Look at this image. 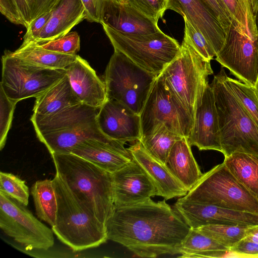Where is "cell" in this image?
Segmentation results:
<instances>
[{"mask_svg": "<svg viewBox=\"0 0 258 258\" xmlns=\"http://www.w3.org/2000/svg\"><path fill=\"white\" fill-rule=\"evenodd\" d=\"M165 200L155 202L150 198L115 208L106 224L108 239L140 257L178 254L191 228Z\"/></svg>", "mask_w": 258, "mask_h": 258, "instance_id": "1", "label": "cell"}, {"mask_svg": "<svg viewBox=\"0 0 258 258\" xmlns=\"http://www.w3.org/2000/svg\"><path fill=\"white\" fill-rule=\"evenodd\" d=\"M57 200L54 234L74 251L99 246L108 240L106 226L85 201L56 172L52 179Z\"/></svg>", "mask_w": 258, "mask_h": 258, "instance_id": "2", "label": "cell"}, {"mask_svg": "<svg viewBox=\"0 0 258 258\" xmlns=\"http://www.w3.org/2000/svg\"><path fill=\"white\" fill-rule=\"evenodd\" d=\"M56 172L105 226L113 214L112 173L73 153H52Z\"/></svg>", "mask_w": 258, "mask_h": 258, "instance_id": "3", "label": "cell"}, {"mask_svg": "<svg viewBox=\"0 0 258 258\" xmlns=\"http://www.w3.org/2000/svg\"><path fill=\"white\" fill-rule=\"evenodd\" d=\"M226 75L222 68L210 84L218 114L221 153L224 157L243 153L258 157V126L231 90Z\"/></svg>", "mask_w": 258, "mask_h": 258, "instance_id": "4", "label": "cell"}, {"mask_svg": "<svg viewBox=\"0 0 258 258\" xmlns=\"http://www.w3.org/2000/svg\"><path fill=\"white\" fill-rule=\"evenodd\" d=\"M180 47L178 56L157 77L187 110L194 122L208 76L213 71L210 61L199 53L185 30Z\"/></svg>", "mask_w": 258, "mask_h": 258, "instance_id": "5", "label": "cell"}, {"mask_svg": "<svg viewBox=\"0 0 258 258\" xmlns=\"http://www.w3.org/2000/svg\"><path fill=\"white\" fill-rule=\"evenodd\" d=\"M102 25L114 50L123 53L145 71L157 77L180 52L177 40L160 29L153 33L133 35Z\"/></svg>", "mask_w": 258, "mask_h": 258, "instance_id": "6", "label": "cell"}, {"mask_svg": "<svg viewBox=\"0 0 258 258\" xmlns=\"http://www.w3.org/2000/svg\"><path fill=\"white\" fill-rule=\"evenodd\" d=\"M185 201L258 214V200L235 178L223 162L203 174L181 198Z\"/></svg>", "mask_w": 258, "mask_h": 258, "instance_id": "7", "label": "cell"}, {"mask_svg": "<svg viewBox=\"0 0 258 258\" xmlns=\"http://www.w3.org/2000/svg\"><path fill=\"white\" fill-rule=\"evenodd\" d=\"M157 77L114 50L104 74L107 100L116 101L140 115Z\"/></svg>", "mask_w": 258, "mask_h": 258, "instance_id": "8", "label": "cell"}, {"mask_svg": "<svg viewBox=\"0 0 258 258\" xmlns=\"http://www.w3.org/2000/svg\"><path fill=\"white\" fill-rule=\"evenodd\" d=\"M0 86L13 102L37 98L62 79L66 70L39 66L28 62L6 51L2 57Z\"/></svg>", "mask_w": 258, "mask_h": 258, "instance_id": "9", "label": "cell"}, {"mask_svg": "<svg viewBox=\"0 0 258 258\" xmlns=\"http://www.w3.org/2000/svg\"><path fill=\"white\" fill-rule=\"evenodd\" d=\"M0 227L27 251L47 250L54 243L53 232L26 208L0 190Z\"/></svg>", "mask_w": 258, "mask_h": 258, "instance_id": "10", "label": "cell"}, {"mask_svg": "<svg viewBox=\"0 0 258 258\" xmlns=\"http://www.w3.org/2000/svg\"><path fill=\"white\" fill-rule=\"evenodd\" d=\"M140 115L141 137L149 135L158 125L164 124L170 131L187 138L194 124L189 113L158 77Z\"/></svg>", "mask_w": 258, "mask_h": 258, "instance_id": "11", "label": "cell"}, {"mask_svg": "<svg viewBox=\"0 0 258 258\" xmlns=\"http://www.w3.org/2000/svg\"><path fill=\"white\" fill-rule=\"evenodd\" d=\"M215 59L239 81L255 86L258 77V39H251L232 24Z\"/></svg>", "mask_w": 258, "mask_h": 258, "instance_id": "12", "label": "cell"}, {"mask_svg": "<svg viewBox=\"0 0 258 258\" xmlns=\"http://www.w3.org/2000/svg\"><path fill=\"white\" fill-rule=\"evenodd\" d=\"M173 209L192 228L210 224L258 225V214L189 202L181 198Z\"/></svg>", "mask_w": 258, "mask_h": 258, "instance_id": "13", "label": "cell"}, {"mask_svg": "<svg viewBox=\"0 0 258 258\" xmlns=\"http://www.w3.org/2000/svg\"><path fill=\"white\" fill-rule=\"evenodd\" d=\"M112 178L115 208L133 205L158 196L149 176L133 159L112 173Z\"/></svg>", "mask_w": 258, "mask_h": 258, "instance_id": "14", "label": "cell"}, {"mask_svg": "<svg viewBox=\"0 0 258 258\" xmlns=\"http://www.w3.org/2000/svg\"><path fill=\"white\" fill-rule=\"evenodd\" d=\"M96 121L105 135L124 144L141 138L140 115L116 101L107 100L99 108Z\"/></svg>", "mask_w": 258, "mask_h": 258, "instance_id": "15", "label": "cell"}, {"mask_svg": "<svg viewBox=\"0 0 258 258\" xmlns=\"http://www.w3.org/2000/svg\"><path fill=\"white\" fill-rule=\"evenodd\" d=\"M187 139L200 150L221 152L218 112L212 89L207 83L196 110L193 127Z\"/></svg>", "mask_w": 258, "mask_h": 258, "instance_id": "16", "label": "cell"}, {"mask_svg": "<svg viewBox=\"0 0 258 258\" xmlns=\"http://www.w3.org/2000/svg\"><path fill=\"white\" fill-rule=\"evenodd\" d=\"M167 10L185 17L205 36L217 55L224 44L225 33L204 0H168Z\"/></svg>", "mask_w": 258, "mask_h": 258, "instance_id": "17", "label": "cell"}, {"mask_svg": "<svg viewBox=\"0 0 258 258\" xmlns=\"http://www.w3.org/2000/svg\"><path fill=\"white\" fill-rule=\"evenodd\" d=\"M101 24L123 33L148 34L160 30L158 23L125 3L103 0Z\"/></svg>", "mask_w": 258, "mask_h": 258, "instance_id": "18", "label": "cell"}, {"mask_svg": "<svg viewBox=\"0 0 258 258\" xmlns=\"http://www.w3.org/2000/svg\"><path fill=\"white\" fill-rule=\"evenodd\" d=\"M66 70L81 103L99 109L107 101L105 84L87 60L77 55L76 60Z\"/></svg>", "mask_w": 258, "mask_h": 258, "instance_id": "19", "label": "cell"}, {"mask_svg": "<svg viewBox=\"0 0 258 258\" xmlns=\"http://www.w3.org/2000/svg\"><path fill=\"white\" fill-rule=\"evenodd\" d=\"M132 158L144 169L156 186L158 196L165 200L185 196L188 191L166 165L156 160L144 149L140 140L127 148Z\"/></svg>", "mask_w": 258, "mask_h": 258, "instance_id": "20", "label": "cell"}, {"mask_svg": "<svg viewBox=\"0 0 258 258\" xmlns=\"http://www.w3.org/2000/svg\"><path fill=\"white\" fill-rule=\"evenodd\" d=\"M124 145L120 142L110 143L96 139H89L77 144L71 153L113 173L132 159Z\"/></svg>", "mask_w": 258, "mask_h": 258, "instance_id": "21", "label": "cell"}, {"mask_svg": "<svg viewBox=\"0 0 258 258\" xmlns=\"http://www.w3.org/2000/svg\"><path fill=\"white\" fill-rule=\"evenodd\" d=\"M99 109L80 103L41 118L31 117L37 137L96 121Z\"/></svg>", "mask_w": 258, "mask_h": 258, "instance_id": "22", "label": "cell"}, {"mask_svg": "<svg viewBox=\"0 0 258 258\" xmlns=\"http://www.w3.org/2000/svg\"><path fill=\"white\" fill-rule=\"evenodd\" d=\"M85 16L81 0H60L34 42L41 45L64 36L85 19Z\"/></svg>", "mask_w": 258, "mask_h": 258, "instance_id": "23", "label": "cell"}, {"mask_svg": "<svg viewBox=\"0 0 258 258\" xmlns=\"http://www.w3.org/2000/svg\"><path fill=\"white\" fill-rule=\"evenodd\" d=\"M37 138L45 145L50 154L71 153L77 144L89 139L110 143L120 142L105 135L100 130L97 121L70 130L39 136Z\"/></svg>", "mask_w": 258, "mask_h": 258, "instance_id": "24", "label": "cell"}, {"mask_svg": "<svg viewBox=\"0 0 258 258\" xmlns=\"http://www.w3.org/2000/svg\"><path fill=\"white\" fill-rule=\"evenodd\" d=\"M166 165L188 191L196 185L203 174L192 155L191 146L184 137L172 146Z\"/></svg>", "mask_w": 258, "mask_h": 258, "instance_id": "25", "label": "cell"}, {"mask_svg": "<svg viewBox=\"0 0 258 258\" xmlns=\"http://www.w3.org/2000/svg\"><path fill=\"white\" fill-rule=\"evenodd\" d=\"M80 103L66 74L62 79L36 98L31 117H44Z\"/></svg>", "mask_w": 258, "mask_h": 258, "instance_id": "26", "label": "cell"}, {"mask_svg": "<svg viewBox=\"0 0 258 258\" xmlns=\"http://www.w3.org/2000/svg\"><path fill=\"white\" fill-rule=\"evenodd\" d=\"M60 0H0V11L9 21L26 28L53 9Z\"/></svg>", "mask_w": 258, "mask_h": 258, "instance_id": "27", "label": "cell"}, {"mask_svg": "<svg viewBox=\"0 0 258 258\" xmlns=\"http://www.w3.org/2000/svg\"><path fill=\"white\" fill-rule=\"evenodd\" d=\"M11 53L32 64L64 70L72 64L77 57V54H66L46 50L32 41L22 43L19 48Z\"/></svg>", "mask_w": 258, "mask_h": 258, "instance_id": "28", "label": "cell"}, {"mask_svg": "<svg viewBox=\"0 0 258 258\" xmlns=\"http://www.w3.org/2000/svg\"><path fill=\"white\" fill-rule=\"evenodd\" d=\"M223 162L236 180L258 200V157L235 153L225 157Z\"/></svg>", "mask_w": 258, "mask_h": 258, "instance_id": "29", "label": "cell"}, {"mask_svg": "<svg viewBox=\"0 0 258 258\" xmlns=\"http://www.w3.org/2000/svg\"><path fill=\"white\" fill-rule=\"evenodd\" d=\"M31 194L37 217L51 227L54 226L57 205L52 180L46 179L35 181L31 188Z\"/></svg>", "mask_w": 258, "mask_h": 258, "instance_id": "30", "label": "cell"}, {"mask_svg": "<svg viewBox=\"0 0 258 258\" xmlns=\"http://www.w3.org/2000/svg\"><path fill=\"white\" fill-rule=\"evenodd\" d=\"M182 137L170 131L165 124H160L149 135L141 137L140 141L150 155L166 165L172 146Z\"/></svg>", "mask_w": 258, "mask_h": 258, "instance_id": "31", "label": "cell"}, {"mask_svg": "<svg viewBox=\"0 0 258 258\" xmlns=\"http://www.w3.org/2000/svg\"><path fill=\"white\" fill-rule=\"evenodd\" d=\"M221 1L230 13L236 29L252 40L258 39L255 16L250 0Z\"/></svg>", "mask_w": 258, "mask_h": 258, "instance_id": "32", "label": "cell"}, {"mask_svg": "<svg viewBox=\"0 0 258 258\" xmlns=\"http://www.w3.org/2000/svg\"><path fill=\"white\" fill-rule=\"evenodd\" d=\"M251 226L210 224L196 229L229 249L244 238Z\"/></svg>", "mask_w": 258, "mask_h": 258, "instance_id": "33", "label": "cell"}, {"mask_svg": "<svg viewBox=\"0 0 258 258\" xmlns=\"http://www.w3.org/2000/svg\"><path fill=\"white\" fill-rule=\"evenodd\" d=\"M231 90L258 126V96L253 86L234 79L226 74Z\"/></svg>", "mask_w": 258, "mask_h": 258, "instance_id": "34", "label": "cell"}, {"mask_svg": "<svg viewBox=\"0 0 258 258\" xmlns=\"http://www.w3.org/2000/svg\"><path fill=\"white\" fill-rule=\"evenodd\" d=\"M227 249L197 229L191 228L179 248L178 254L182 255L206 250Z\"/></svg>", "mask_w": 258, "mask_h": 258, "instance_id": "35", "label": "cell"}, {"mask_svg": "<svg viewBox=\"0 0 258 258\" xmlns=\"http://www.w3.org/2000/svg\"><path fill=\"white\" fill-rule=\"evenodd\" d=\"M0 190L26 206L29 203V191L25 181L13 174L0 172Z\"/></svg>", "mask_w": 258, "mask_h": 258, "instance_id": "36", "label": "cell"}, {"mask_svg": "<svg viewBox=\"0 0 258 258\" xmlns=\"http://www.w3.org/2000/svg\"><path fill=\"white\" fill-rule=\"evenodd\" d=\"M17 103L10 100L0 86V150L5 146Z\"/></svg>", "mask_w": 258, "mask_h": 258, "instance_id": "37", "label": "cell"}, {"mask_svg": "<svg viewBox=\"0 0 258 258\" xmlns=\"http://www.w3.org/2000/svg\"><path fill=\"white\" fill-rule=\"evenodd\" d=\"M40 45L51 51L76 55L80 48V38L77 32H70L62 37Z\"/></svg>", "mask_w": 258, "mask_h": 258, "instance_id": "38", "label": "cell"}, {"mask_svg": "<svg viewBox=\"0 0 258 258\" xmlns=\"http://www.w3.org/2000/svg\"><path fill=\"white\" fill-rule=\"evenodd\" d=\"M140 13L158 23L166 10L168 0H121Z\"/></svg>", "mask_w": 258, "mask_h": 258, "instance_id": "39", "label": "cell"}, {"mask_svg": "<svg viewBox=\"0 0 258 258\" xmlns=\"http://www.w3.org/2000/svg\"><path fill=\"white\" fill-rule=\"evenodd\" d=\"M183 18L185 23L184 30L194 46L205 59L211 61L216 56L214 49L202 33L195 29L185 17Z\"/></svg>", "mask_w": 258, "mask_h": 258, "instance_id": "40", "label": "cell"}, {"mask_svg": "<svg viewBox=\"0 0 258 258\" xmlns=\"http://www.w3.org/2000/svg\"><path fill=\"white\" fill-rule=\"evenodd\" d=\"M221 25L225 34L233 20L227 8L221 0H204Z\"/></svg>", "mask_w": 258, "mask_h": 258, "instance_id": "41", "label": "cell"}, {"mask_svg": "<svg viewBox=\"0 0 258 258\" xmlns=\"http://www.w3.org/2000/svg\"><path fill=\"white\" fill-rule=\"evenodd\" d=\"M53 9L36 19L26 28V32L24 35L22 43L34 42L36 40L50 19Z\"/></svg>", "mask_w": 258, "mask_h": 258, "instance_id": "42", "label": "cell"}, {"mask_svg": "<svg viewBox=\"0 0 258 258\" xmlns=\"http://www.w3.org/2000/svg\"><path fill=\"white\" fill-rule=\"evenodd\" d=\"M180 257L196 258V257H215V258H227V257H241L248 258L247 256L232 251L230 249H215L199 251L192 253L182 254Z\"/></svg>", "mask_w": 258, "mask_h": 258, "instance_id": "43", "label": "cell"}, {"mask_svg": "<svg viewBox=\"0 0 258 258\" xmlns=\"http://www.w3.org/2000/svg\"><path fill=\"white\" fill-rule=\"evenodd\" d=\"M85 10V19L90 22L100 23L103 0H81Z\"/></svg>", "mask_w": 258, "mask_h": 258, "instance_id": "44", "label": "cell"}, {"mask_svg": "<svg viewBox=\"0 0 258 258\" xmlns=\"http://www.w3.org/2000/svg\"><path fill=\"white\" fill-rule=\"evenodd\" d=\"M229 249L248 258H258V243L242 239Z\"/></svg>", "mask_w": 258, "mask_h": 258, "instance_id": "45", "label": "cell"}, {"mask_svg": "<svg viewBox=\"0 0 258 258\" xmlns=\"http://www.w3.org/2000/svg\"><path fill=\"white\" fill-rule=\"evenodd\" d=\"M243 239L258 243V225L251 226Z\"/></svg>", "mask_w": 258, "mask_h": 258, "instance_id": "46", "label": "cell"}, {"mask_svg": "<svg viewBox=\"0 0 258 258\" xmlns=\"http://www.w3.org/2000/svg\"><path fill=\"white\" fill-rule=\"evenodd\" d=\"M254 14L258 12V0H250Z\"/></svg>", "mask_w": 258, "mask_h": 258, "instance_id": "47", "label": "cell"}, {"mask_svg": "<svg viewBox=\"0 0 258 258\" xmlns=\"http://www.w3.org/2000/svg\"><path fill=\"white\" fill-rule=\"evenodd\" d=\"M255 16V23L256 25V28L258 34V12L254 14Z\"/></svg>", "mask_w": 258, "mask_h": 258, "instance_id": "48", "label": "cell"}, {"mask_svg": "<svg viewBox=\"0 0 258 258\" xmlns=\"http://www.w3.org/2000/svg\"><path fill=\"white\" fill-rule=\"evenodd\" d=\"M254 88H255V92L258 96V77H257V81H256V84L255 85V86H254Z\"/></svg>", "mask_w": 258, "mask_h": 258, "instance_id": "49", "label": "cell"}, {"mask_svg": "<svg viewBox=\"0 0 258 258\" xmlns=\"http://www.w3.org/2000/svg\"><path fill=\"white\" fill-rule=\"evenodd\" d=\"M114 1H117V2H119V3H121V0H114Z\"/></svg>", "mask_w": 258, "mask_h": 258, "instance_id": "50", "label": "cell"}]
</instances>
